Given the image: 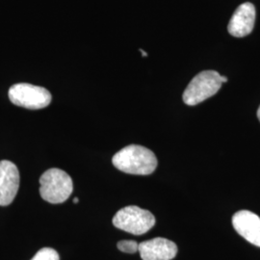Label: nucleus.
Segmentation results:
<instances>
[{
	"label": "nucleus",
	"mask_w": 260,
	"mask_h": 260,
	"mask_svg": "<svg viewBox=\"0 0 260 260\" xmlns=\"http://www.w3.org/2000/svg\"><path fill=\"white\" fill-rule=\"evenodd\" d=\"M113 165L130 175L148 176L157 167L155 154L145 147L130 145L118 151L112 159Z\"/></svg>",
	"instance_id": "f257e3e1"
},
{
	"label": "nucleus",
	"mask_w": 260,
	"mask_h": 260,
	"mask_svg": "<svg viewBox=\"0 0 260 260\" xmlns=\"http://www.w3.org/2000/svg\"><path fill=\"white\" fill-rule=\"evenodd\" d=\"M40 194L49 204H63L72 195L74 183L71 177L60 169H49L40 178Z\"/></svg>",
	"instance_id": "f03ea898"
},
{
	"label": "nucleus",
	"mask_w": 260,
	"mask_h": 260,
	"mask_svg": "<svg viewBox=\"0 0 260 260\" xmlns=\"http://www.w3.org/2000/svg\"><path fill=\"white\" fill-rule=\"evenodd\" d=\"M225 82H228V78L216 71L202 72L187 86L183 93V102L189 106L203 103L218 93Z\"/></svg>",
	"instance_id": "7ed1b4c3"
},
{
	"label": "nucleus",
	"mask_w": 260,
	"mask_h": 260,
	"mask_svg": "<svg viewBox=\"0 0 260 260\" xmlns=\"http://www.w3.org/2000/svg\"><path fill=\"white\" fill-rule=\"evenodd\" d=\"M113 224L123 232L142 235L155 224V217L148 210L130 205L121 208L113 218Z\"/></svg>",
	"instance_id": "20e7f679"
},
{
	"label": "nucleus",
	"mask_w": 260,
	"mask_h": 260,
	"mask_svg": "<svg viewBox=\"0 0 260 260\" xmlns=\"http://www.w3.org/2000/svg\"><path fill=\"white\" fill-rule=\"evenodd\" d=\"M11 103L23 108L37 110L48 106L52 96L47 89L32 84L13 85L9 90Z\"/></svg>",
	"instance_id": "39448f33"
},
{
	"label": "nucleus",
	"mask_w": 260,
	"mask_h": 260,
	"mask_svg": "<svg viewBox=\"0 0 260 260\" xmlns=\"http://www.w3.org/2000/svg\"><path fill=\"white\" fill-rule=\"evenodd\" d=\"M19 188L18 167L11 161H0V205L12 204Z\"/></svg>",
	"instance_id": "423d86ee"
},
{
	"label": "nucleus",
	"mask_w": 260,
	"mask_h": 260,
	"mask_svg": "<svg viewBox=\"0 0 260 260\" xmlns=\"http://www.w3.org/2000/svg\"><path fill=\"white\" fill-rule=\"evenodd\" d=\"M140 255L143 260H172L176 257V243L166 238H153L139 244Z\"/></svg>",
	"instance_id": "0eeeda50"
},
{
	"label": "nucleus",
	"mask_w": 260,
	"mask_h": 260,
	"mask_svg": "<svg viewBox=\"0 0 260 260\" xmlns=\"http://www.w3.org/2000/svg\"><path fill=\"white\" fill-rule=\"evenodd\" d=\"M233 225L239 235L260 248V217L248 210L233 215Z\"/></svg>",
	"instance_id": "6e6552de"
},
{
	"label": "nucleus",
	"mask_w": 260,
	"mask_h": 260,
	"mask_svg": "<svg viewBox=\"0 0 260 260\" xmlns=\"http://www.w3.org/2000/svg\"><path fill=\"white\" fill-rule=\"evenodd\" d=\"M255 22V7L250 2L241 4L230 20L229 33L236 38H243L251 34Z\"/></svg>",
	"instance_id": "1a4fd4ad"
},
{
	"label": "nucleus",
	"mask_w": 260,
	"mask_h": 260,
	"mask_svg": "<svg viewBox=\"0 0 260 260\" xmlns=\"http://www.w3.org/2000/svg\"><path fill=\"white\" fill-rule=\"evenodd\" d=\"M31 260H60L58 252L51 248H43Z\"/></svg>",
	"instance_id": "9d476101"
},
{
	"label": "nucleus",
	"mask_w": 260,
	"mask_h": 260,
	"mask_svg": "<svg viewBox=\"0 0 260 260\" xmlns=\"http://www.w3.org/2000/svg\"><path fill=\"white\" fill-rule=\"evenodd\" d=\"M117 247L125 253H135L139 251V244L134 240H121L117 244Z\"/></svg>",
	"instance_id": "9b49d317"
},
{
	"label": "nucleus",
	"mask_w": 260,
	"mask_h": 260,
	"mask_svg": "<svg viewBox=\"0 0 260 260\" xmlns=\"http://www.w3.org/2000/svg\"><path fill=\"white\" fill-rule=\"evenodd\" d=\"M140 51H141V53H142V56H143V57H147V56H148V53H147L146 51H144L143 49H140Z\"/></svg>",
	"instance_id": "f8f14e48"
},
{
	"label": "nucleus",
	"mask_w": 260,
	"mask_h": 260,
	"mask_svg": "<svg viewBox=\"0 0 260 260\" xmlns=\"http://www.w3.org/2000/svg\"><path fill=\"white\" fill-rule=\"evenodd\" d=\"M257 118H258V120L260 121V106L258 110H257Z\"/></svg>",
	"instance_id": "ddd939ff"
},
{
	"label": "nucleus",
	"mask_w": 260,
	"mask_h": 260,
	"mask_svg": "<svg viewBox=\"0 0 260 260\" xmlns=\"http://www.w3.org/2000/svg\"><path fill=\"white\" fill-rule=\"evenodd\" d=\"M78 202H79V200H78L77 198H75V199H74V204H77Z\"/></svg>",
	"instance_id": "4468645a"
}]
</instances>
